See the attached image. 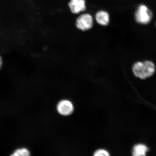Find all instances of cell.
<instances>
[{
  "label": "cell",
  "mask_w": 156,
  "mask_h": 156,
  "mask_svg": "<svg viewBox=\"0 0 156 156\" xmlns=\"http://www.w3.org/2000/svg\"><path fill=\"white\" fill-rule=\"evenodd\" d=\"M155 71L154 64L149 60L136 62L132 67V71L134 75L141 79H145L151 76Z\"/></svg>",
  "instance_id": "obj_1"
},
{
  "label": "cell",
  "mask_w": 156,
  "mask_h": 156,
  "mask_svg": "<svg viewBox=\"0 0 156 156\" xmlns=\"http://www.w3.org/2000/svg\"><path fill=\"white\" fill-rule=\"evenodd\" d=\"M94 17L89 13L80 14L75 21V26L80 32H89L93 29L95 24Z\"/></svg>",
  "instance_id": "obj_2"
},
{
  "label": "cell",
  "mask_w": 156,
  "mask_h": 156,
  "mask_svg": "<svg viewBox=\"0 0 156 156\" xmlns=\"http://www.w3.org/2000/svg\"><path fill=\"white\" fill-rule=\"evenodd\" d=\"M153 18V13L147 6L141 5L138 6L135 13V19L136 22L140 24H149Z\"/></svg>",
  "instance_id": "obj_3"
},
{
  "label": "cell",
  "mask_w": 156,
  "mask_h": 156,
  "mask_svg": "<svg viewBox=\"0 0 156 156\" xmlns=\"http://www.w3.org/2000/svg\"><path fill=\"white\" fill-rule=\"evenodd\" d=\"M68 6L70 11L74 15H79L86 9L85 0H71Z\"/></svg>",
  "instance_id": "obj_4"
},
{
  "label": "cell",
  "mask_w": 156,
  "mask_h": 156,
  "mask_svg": "<svg viewBox=\"0 0 156 156\" xmlns=\"http://www.w3.org/2000/svg\"><path fill=\"white\" fill-rule=\"evenodd\" d=\"M57 109L60 114L62 115L68 116L73 112L74 107L71 101L68 100H63L58 103Z\"/></svg>",
  "instance_id": "obj_5"
},
{
  "label": "cell",
  "mask_w": 156,
  "mask_h": 156,
  "mask_svg": "<svg viewBox=\"0 0 156 156\" xmlns=\"http://www.w3.org/2000/svg\"><path fill=\"white\" fill-rule=\"evenodd\" d=\"M95 22L99 26L106 27L110 24V16L107 12L104 10L98 11L94 17Z\"/></svg>",
  "instance_id": "obj_6"
},
{
  "label": "cell",
  "mask_w": 156,
  "mask_h": 156,
  "mask_svg": "<svg viewBox=\"0 0 156 156\" xmlns=\"http://www.w3.org/2000/svg\"><path fill=\"white\" fill-rule=\"evenodd\" d=\"M148 148L143 144H138L134 146L133 149L132 155L134 156H145Z\"/></svg>",
  "instance_id": "obj_7"
},
{
  "label": "cell",
  "mask_w": 156,
  "mask_h": 156,
  "mask_svg": "<svg viewBox=\"0 0 156 156\" xmlns=\"http://www.w3.org/2000/svg\"><path fill=\"white\" fill-rule=\"evenodd\" d=\"M30 153L28 149L25 148L17 149L13 153L11 156H28L30 155Z\"/></svg>",
  "instance_id": "obj_8"
},
{
  "label": "cell",
  "mask_w": 156,
  "mask_h": 156,
  "mask_svg": "<svg viewBox=\"0 0 156 156\" xmlns=\"http://www.w3.org/2000/svg\"><path fill=\"white\" fill-rule=\"evenodd\" d=\"M94 155L95 156H108L110 155L108 151L106 150L100 149L97 150L94 152Z\"/></svg>",
  "instance_id": "obj_9"
},
{
  "label": "cell",
  "mask_w": 156,
  "mask_h": 156,
  "mask_svg": "<svg viewBox=\"0 0 156 156\" xmlns=\"http://www.w3.org/2000/svg\"><path fill=\"white\" fill-rule=\"evenodd\" d=\"M3 65V60L2 58V56L0 55V70L1 69Z\"/></svg>",
  "instance_id": "obj_10"
},
{
  "label": "cell",
  "mask_w": 156,
  "mask_h": 156,
  "mask_svg": "<svg viewBox=\"0 0 156 156\" xmlns=\"http://www.w3.org/2000/svg\"></svg>",
  "instance_id": "obj_11"
}]
</instances>
